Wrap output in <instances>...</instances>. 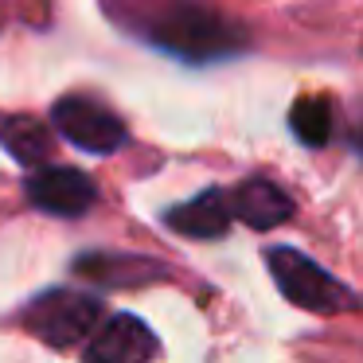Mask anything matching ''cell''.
<instances>
[{"instance_id": "obj_1", "label": "cell", "mask_w": 363, "mask_h": 363, "mask_svg": "<svg viewBox=\"0 0 363 363\" xmlns=\"http://www.w3.org/2000/svg\"><path fill=\"white\" fill-rule=\"evenodd\" d=\"M121 32L184 63H219L242 55L250 35L211 0H102Z\"/></svg>"}, {"instance_id": "obj_2", "label": "cell", "mask_w": 363, "mask_h": 363, "mask_svg": "<svg viewBox=\"0 0 363 363\" xmlns=\"http://www.w3.org/2000/svg\"><path fill=\"white\" fill-rule=\"evenodd\" d=\"M266 266H269V277H274L277 293L289 305L305 308L313 316H336L355 305V293L336 274H328L320 262H313L308 254L293 250V246H269Z\"/></svg>"}, {"instance_id": "obj_3", "label": "cell", "mask_w": 363, "mask_h": 363, "mask_svg": "<svg viewBox=\"0 0 363 363\" xmlns=\"http://www.w3.org/2000/svg\"><path fill=\"white\" fill-rule=\"evenodd\" d=\"M106 313V301L94 293L79 289H43L40 297H32L20 313L28 336H35L40 344L55 347V352H71L79 347L90 332L98 328Z\"/></svg>"}, {"instance_id": "obj_4", "label": "cell", "mask_w": 363, "mask_h": 363, "mask_svg": "<svg viewBox=\"0 0 363 363\" xmlns=\"http://www.w3.org/2000/svg\"><path fill=\"white\" fill-rule=\"evenodd\" d=\"M51 125L67 145L90 152V157H113L129 145V125L86 94H63L51 106Z\"/></svg>"}, {"instance_id": "obj_5", "label": "cell", "mask_w": 363, "mask_h": 363, "mask_svg": "<svg viewBox=\"0 0 363 363\" xmlns=\"http://www.w3.org/2000/svg\"><path fill=\"white\" fill-rule=\"evenodd\" d=\"M24 196L35 211L51 215V219H82L98 203V184L82 168L43 160V168L35 164L32 176L24 180Z\"/></svg>"}, {"instance_id": "obj_6", "label": "cell", "mask_w": 363, "mask_h": 363, "mask_svg": "<svg viewBox=\"0 0 363 363\" xmlns=\"http://www.w3.org/2000/svg\"><path fill=\"white\" fill-rule=\"evenodd\" d=\"M102 328H94L82 340V359L86 363H145L160 355V340L141 316L133 313H113L106 320H98Z\"/></svg>"}, {"instance_id": "obj_7", "label": "cell", "mask_w": 363, "mask_h": 363, "mask_svg": "<svg viewBox=\"0 0 363 363\" xmlns=\"http://www.w3.org/2000/svg\"><path fill=\"white\" fill-rule=\"evenodd\" d=\"M227 196H230V215H235L238 223H246L250 230H277L281 223L293 219V211H297L293 196L281 184L269 180V176H246V180L238 184V188H230Z\"/></svg>"}, {"instance_id": "obj_8", "label": "cell", "mask_w": 363, "mask_h": 363, "mask_svg": "<svg viewBox=\"0 0 363 363\" xmlns=\"http://www.w3.org/2000/svg\"><path fill=\"white\" fill-rule=\"evenodd\" d=\"M230 223H235V215H230L227 188H203L191 199H184V203H176L164 211L168 230H176V235H184V238H199V242L227 238Z\"/></svg>"}, {"instance_id": "obj_9", "label": "cell", "mask_w": 363, "mask_h": 363, "mask_svg": "<svg viewBox=\"0 0 363 363\" xmlns=\"http://www.w3.org/2000/svg\"><path fill=\"white\" fill-rule=\"evenodd\" d=\"M168 262L157 258H137V254H79L74 258V274L90 277L98 285H149V281H164L168 277Z\"/></svg>"}, {"instance_id": "obj_10", "label": "cell", "mask_w": 363, "mask_h": 363, "mask_svg": "<svg viewBox=\"0 0 363 363\" xmlns=\"http://www.w3.org/2000/svg\"><path fill=\"white\" fill-rule=\"evenodd\" d=\"M0 149L9 152L16 164L35 168L51 160V129L32 113H0Z\"/></svg>"}, {"instance_id": "obj_11", "label": "cell", "mask_w": 363, "mask_h": 363, "mask_svg": "<svg viewBox=\"0 0 363 363\" xmlns=\"http://www.w3.org/2000/svg\"><path fill=\"white\" fill-rule=\"evenodd\" d=\"M289 129L301 145L324 149L332 141V133H336V106H332V98H324V94L297 98L289 110Z\"/></svg>"}, {"instance_id": "obj_12", "label": "cell", "mask_w": 363, "mask_h": 363, "mask_svg": "<svg viewBox=\"0 0 363 363\" xmlns=\"http://www.w3.org/2000/svg\"><path fill=\"white\" fill-rule=\"evenodd\" d=\"M347 141H352V149L359 152V160H363V106H359V113H355V121H352V133H347Z\"/></svg>"}]
</instances>
